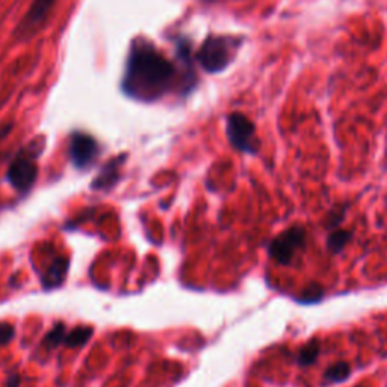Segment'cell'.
Listing matches in <instances>:
<instances>
[{"instance_id":"obj_1","label":"cell","mask_w":387,"mask_h":387,"mask_svg":"<svg viewBox=\"0 0 387 387\" xmlns=\"http://www.w3.org/2000/svg\"><path fill=\"white\" fill-rule=\"evenodd\" d=\"M120 87L127 99L155 103L177 90L181 95H188L197 87V81L180 74L174 62L169 61L155 42L138 37L129 47Z\"/></svg>"},{"instance_id":"obj_2","label":"cell","mask_w":387,"mask_h":387,"mask_svg":"<svg viewBox=\"0 0 387 387\" xmlns=\"http://www.w3.org/2000/svg\"><path fill=\"white\" fill-rule=\"evenodd\" d=\"M244 38L233 35H209L197 52V62L209 74L227 70L242 46Z\"/></svg>"},{"instance_id":"obj_3","label":"cell","mask_w":387,"mask_h":387,"mask_svg":"<svg viewBox=\"0 0 387 387\" xmlns=\"http://www.w3.org/2000/svg\"><path fill=\"white\" fill-rule=\"evenodd\" d=\"M225 135L234 150L246 155L259 152L261 143L257 139L256 126L249 117L242 112H232L225 118Z\"/></svg>"},{"instance_id":"obj_4","label":"cell","mask_w":387,"mask_h":387,"mask_svg":"<svg viewBox=\"0 0 387 387\" xmlns=\"http://www.w3.org/2000/svg\"><path fill=\"white\" fill-rule=\"evenodd\" d=\"M307 233L299 225H294L278 233L275 238L268 244V254L278 265H290L294 262L297 253L306 249Z\"/></svg>"},{"instance_id":"obj_5","label":"cell","mask_w":387,"mask_h":387,"mask_svg":"<svg viewBox=\"0 0 387 387\" xmlns=\"http://www.w3.org/2000/svg\"><path fill=\"white\" fill-rule=\"evenodd\" d=\"M34 145L29 147L28 150H23L13 162H11L8 171H6V180L9 185L16 188L18 192H28L32 189L38 177V167L35 164V157L40 153H32Z\"/></svg>"},{"instance_id":"obj_6","label":"cell","mask_w":387,"mask_h":387,"mask_svg":"<svg viewBox=\"0 0 387 387\" xmlns=\"http://www.w3.org/2000/svg\"><path fill=\"white\" fill-rule=\"evenodd\" d=\"M100 156V144L85 132H73L69 139V157L74 168L88 169Z\"/></svg>"},{"instance_id":"obj_7","label":"cell","mask_w":387,"mask_h":387,"mask_svg":"<svg viewBox=\"0 0 387 387\" xmlns=\"http://www.w3.org/2000/svg\"><path fill=\"white\" fill-rule=\"evenodd\" d=\"M55 4L56 0H34L28 11V14L21 20V23L18 26L20 35H29L44 23Z\"/></svg>"},{"instance_id":"obj_8","label":"cell","mask_w":387,"mask_h":387,"mask_svg":"<svg viewBox=\"0 0 387 387\" xmlns=\"http://www.w3.org/2000/svg\"><path fill=\"white\" fill-rule=\"evenodd\" d=\"M126 160V155H120L109 162L105 164V167L100 169V173L91 181V188L94 191H107L114 188L121 176V167Z\"/></svg>"},{"instance_id":"obj_9","label":"cell","mask_w":387,"mask_h":387,"mask_svg":"<svg viewBox=\"0 0 387 387\" xmlns=\"http://www.w3.org/2000/svg\"><path fill=\"white\" fill-rule=\"evenodd\" d=\"M67 271H69V259H66V257H58V259L52 262L44 275L41 277L42 287H44L46 290L59 287L64 283V280H66Z\"/></svg>"},{"instance_id":"obj_10","label":"cell","mask_w":387,"mask_h":387,"mask_svg":"<svg viewBox=\"0 0 387 387\" xmlns=\"http://www.w3.org/2000/svg\"><path fill=\"white\" fill-rule=\"evenodd\" d=\"M321 352V340L318 338L310 339L306 345H303L299 348V351L297 352V363L299 367L307 368L310 364H314Z\"/></svg>"},{"instance_id":"obj_11","label":"cell","mask_w":387,"mask_h":387,"mask_svg":"<svg viewBox=\"0 0 387 387\" xmlns=\"http://www.w3.org/2000/svg\"><path fill=\"white\" fill-rule=\"evenodd\" d=\"M324 295H326V290L319 283H309L303 290H301L299 295L295 298V301L304 306L316 304L319 303V301L324 299Z\"/></svg>"},{"instance_id":"obj_12","label":"cell","mask_w":387,"mask_h":387,"mask_svg":"<svg viewBox=\"0 0 387 387\" xmlns=\"http://www.w3.org/2000/svg\"><path fill=\"white\" fill-rule=\"evenodd\" d=\"M351 375V367L347 362H336L330 364V367L324 372V381L326 383H342L350 379Z\"/></svg>"},{"instance_id":"obj_13","label":"cell","mask_w":387,"mask_h":387,"mask_svg":"<svg viewBox=\"0 0 387 387\" xmlns=\"http://www.w3.org/2000/svg\"><path fill=\"white\" fill-rule=\"evenodd\" d=\"M352 239V233L350 230H335L328 234L327 238V250L330 253H340L348 242Z\"/></svg>"},{"instance_id":"obj_14","label":"cell","mask_w":387,"mask_h":387,"mask_svg":"<svg viewBox=\"0 0 387 387\" xmlns=\"http://www.w3.org/2000/svg\"><path fill=\"white\" fill-rule=\"evenodd\" d=\"M93 336V328L91 327H76L73 328L70 333H67L66 343L70 348H76V347H83Z\"/></svg>"},{"instance_id":"obj_15","label":"cell","mask_w":387,"mask_h":387,"mask_svg":"<svg viewBox=\"0 0 387 387\" xmlns=\"http://www.w3.org/2000/svg\"><path fill=\"white\" fill-rule=\"evenodd\" d=\"M66 336H67L66 326H64L62 322H58V324H55V327H53L47 333V336L44 338V340H42V345H44L49 350L55 348V347L61 345L64 340H66Z\"/></svg>"},{"instance_id":"obj_16","label":"cell","mask_w":387,"mask_h":387,"mask_svg":"<svg viewBox=\"0 0 387 387\" xmlns=\"http://www.w3.org/2000/svg\"><path fill=\"white\" fill-rule=\"evenodd\" d=\"M347 209H348V204L345 203V204H338L336 208L328 210L326 221H324V227H327V229L339 227V224L347 217Z\"/></svg>"},{"instance_id":"obj_17","label":"cell","mask_w":387,"mask_h":387,"mask_svg":"<svg viewBox=\"0 0 387 387\" xmlns=\"http://www.w3.org/2000/svg\"><path fill=\"white\" fill-rule=\"evenodd\" d=\"M14 326L9 324V322H0V345H5L9 343L14 338Z\"/></svg>"},{"instance_id":"obj_18","label":"cell","mask_w":387,"mask_h":387,"mask_svg":"<svg viewBox=\"0 0 387 387\" xmlns=\"http://www.w3.org/2000/svg\"><path fill=\"white\" fill-rule=\"evenodd\" d=\"M8 387H18L20 386V375L18 374H13L6 381Z\"/></svg>"},{"instance_id":"obj_19","label":"cell","mask_w":387,"mask_h":387,"mask_svg":"<svg viewBox=\"0 0 387 387\" xmlns=\"http://www.w3.org/2000/svg\"><path fill=\"white\" fill-rule=\"evenodd\" d=\"M11 127H13V126H4L2 129H0V141H2V139L9 133Z\"/></svg>"}]
</instances>
